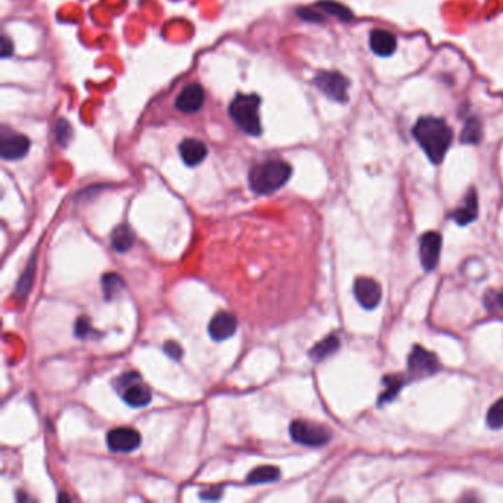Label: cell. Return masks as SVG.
<instances>
[{
    "label": "cell",
    "instance_id": "cell-13",
    "mask_svg": "<svg viewBox=\"0 0 503 503\" xmlns=\"http://www.w3.org/2000/svg\"><path fill=\"white\" fill-rule=\"evenodd\" d=\"M179 154H180V157H182L183 163L186 166L195 167V166L203 163V161L205 159V157L208 154V148L203 142V140L195 139V137H189V139H185V140H182V142H180Z\"/></svg>",
    "mask_w": 503,
    "mask_h": 503
},
{
    "label": "cell",
    "instance_id": "cell-5",
    "mask_svg": "<svg viewBox=\"0 0 503 503\" xmlns=\"http://www.w3.org/2000/svg\"><path fill=\"white\" fill-rule=\"evenodd\" d=\"M313 85L322 93L332 100L344 104L348 100V86L347 77L337 71H320L313 78Z\"/></svg>",
    "mask_w": 503,
    "mask_h": 503
},
{
    "label": "cell",
    "instance_id": "cell-22",
    "mask_svg": "<svg viewBox=\"0 0 503 503\" xmlns=\"http://www.w3.org/2000/svg\"><path fill=\"white\" fill-rule=\"evenodd\" d=\"M384 384H385V390L379 394V405L387 403V401L393 400L399 394V391L401 390V387H403L405 381L401 379L400 377L391 375V377L384 378Z\"/></svg>",
    "mask_w": 503,
    "mask_h": 503
},
{
    "label": "cell",
    "instance_id": "cell-19",
    "mask_svg": "<svg viewBox=\"0 0 503 503\" xmlns=\"http://www.w3.org/2000/svg\"><path fill=\"white\" fill-rule=\"evenodd\" d=\"M339 348V338L337 335H328L310 350V357L315 361H322L329 357Z\"/></svg>",
    "mask_w": 503,
    "mask_h": 503
},
{
    "label": "cell",
    "instance_id": "cell-10",
    "mask_svg": "<svg viewBox=\"0 0 503 503\" xmlns=\"http://www.w3.org/2000/svg\"><path fill=\"white\" fill-rule=\"evenodd\" d=\"M204 102H205L204 87L198 83H192L186 86L182 92L179 93L176 99V108L179 111H182V113L194 114L204 107Z\"/></svg>",
    "mask_w": 503,
    "mask_h": 503
},
{
    "label": "cell",
    "instance_id": "cell-27",
    "mask_svg": "<svg viewBox=\"0 0 503 503\" xmlns=\"http://www.w3.org/2000/svg\"><path fill=\"white\" fill-rule=\"evenodd\" d=\"M164 351L168 357H172L175 360H180L183 356V348L180 347V344L176 343V341H167L164 344Z\"/></svg>",
    "mask_w": 503,
    "mask_h": 503
},
{
    "label": "cell",
    "instance_id": "cell-14",
    "mask_svg": "<svg viewBox=\"0 0 503 503\" xmlns=\"http://www.w3.org/2000/svg\"><path fill=\"white\" fill-rule=\"evenodd\" d=\"M369 46L378 56H391L396 52L397 38L385 30H374L369 36Z\"/></svg>",
    "mask_w": 503,
    "mask_h": 503
},
{
    "label": "cell",
    "instance_id": "cell-11",
    "mask_svg": "<svg viewBox=\"0 0 503 503\" xmlns=\"http://www.w3.org/2000/svg\"><path fill=\"white\" fill-rule=\"evenodd\" d=\"M441 251V236L437 232H427L421 236L419 243V254L421 263L425 270H432L440 258Z\"/></svg>",
    "mask_w": 503,
    "mask_h": 503
},
{
    "label": "cell",
    "instance_id": "cell-6",
    "mask_svg": "<svg viewBox=\"0 0 503 503\" xmlns=\"http://www.w3.org/2000/svg\"><path fill=\"white\" fill-rule=\"evenodd\" d=\"M409 372L414 377H429L434 375L440 369V361L437 356L421 346H415L407 360Z\"/></svg>",
    "mask_w": 503,
    "mask_h": 503
},
{
    "label": "cell",
    "instance_id": "cell-23",
    "mask_svg": "<svg viewBox=\"0 0 503 503\" xmlns=\"http://www.w3.org/2000/svg\"><path fill=\"white\" fill-rule=\"evenodd\" d=\"M123 288H124V280L122 279V276H118L117 273L104 275V278H102V289H104L105 298H108V300L114 298Z\"/></svg>",
    "mask_w": 503,
    "mask_h": 503
},
{
    "label": "cell",
    "instance_id": "cell-8",
    "mask_svg": "<svg viewBox=\"0 0 503 503\" xmlns=\"http://www.w3.org/2000/svg\"><path fill=\"white\" fill-rule=\"evenodd\" d=\"M30 150V139L11 130H5L0 137V155L3 159L16 161L24 158Z\"/></svg>",
    "mask_w": 503,
    "mask_h": 503
},
{
    "label": "cell",
    "instance_id": "cell-9",
    "mask_svg": "<svg viewBox=\"0 0 503 503\" xmlns=\"http://www.w3.org/2000/svg\"><path fill=\"white\" fill-rule=\"evenodd\" d=\"M355 295L361 307L368 310L375 309L382 298L381 285L372 278H357L355 282Z\"/></svg>",
    "mask_w": 503,
    "mask_h": 503
},
{
    "label": "cell",
    "instance_id": "cell-29",
    "mask_svg": "<svg viewBox=\"0 0 503 503\" xmlns=\"http://www.w3.org/2000/svg\"><path fill=\"white\" fill-rule=\"evenodd\" d=\"M14 54V45L6 36L2 37V58H8Z\"/></svg>",
    "mask_w": 503,
    "mask_h": 503
},
{
    "label": "cell",
    "instance_id": "cell-24",
    "mask_svg": "<svg viewBox=\"0 0 503 503\" xmlns=\"http://www.w3.org/2000/svg\"><path fill=\"white\" fill-rule=\"evenodd\" d=\"M487 424L493 429L503 428V397L499 399L487 412Z\"/></svg>",
    "mask_w": 503,
    "mask_h": 503
},
{
    "label": "cell",
    "instance_id": "cell-21",
    "mask_svg": "<svg viewBox=\"0 0 503 503\" xmlns=\"http://www.w3.org/2000/svg\"><path fill=\"white\" fill-rule=\"evenodd\" d=\"M482 137V126L481 122L477 117H471L465 122L464 128H462L460 133V142L462 144H469V145H477Z\"/></svg>",
    "mask_w": 503,
    "mask_h": 503
},
{
    "label": "cell",
    "instance_id": "cell-25",
    "mask_svg": "<svg viewBox=\"0 0 503 503\" xmlns=\"http://www.w3.org/2000/svg\"><path fill=\"white\" fill-rule=\"evenodd\" d=\"M90 335H95V331L92 328V325H90V320L86 317V316H82L78 317L77 322H76V335L78 338H87Z\"/></svg>",
    "mask_w": 503,
    "mask_h": 503
},
{
    "label": "cell",
    "instance_id": "cell-7",
    "mask_svg": "<svg viewBox=\"0 0 503 503\" xmlns=\"http://www.w3.org/2000/svg\"><path fill=\"white\" fill-rule=\"evenodd\" d=\"M140 443H142V437H140L139 432L127 427L111 429L107 436V445L109 450L120 451V454H130V451L136 450L140 446Z\"/></svg>",
    "mask_w": 503,
    "mask_h": 503
},
{
    "label": "cell",
    "instance_id": "cell-26",
    "mask_svg": "<svg viewBox=\"0 0 503 503\" xmlns=\"http://www.w3.org/2000/svg\"><path fill=\"white\" fill-rule=\"evenodd\" d=\"M69 132H71V127H69V124L65 122V120H59V122L56 123V128H55V135H56V140L59 145L65 146V144L69 139Z\"/></svg>",
    "mask_w": 503,
    "mask_h": 503
},
{
    "label": "cell",
    "instance_id": "cell-18",
    "mask_svg": "<svg viewBox=\"0 0 503 503\" xmlns=\"http://www.w3.org/2000/svg\"><path fill=\"white\" fill-rule=\"evenodd\" d=\"M280 477V471L276 467H257L247 477L248 484H267V482H275Z\"/></svg>",
    "mask_w": 503,
    "mask_h": 503
},
{
    "label": "cell",
    "instance_id": "cell-16",
    "mask_svg": "<svg viewBox=\"0 0 503 503\" xmlns=\"http://www.w3.org/2000/svg\"><path fill=\"white\" fill-rule=\"evenodd\" d=\"M123 399L128 406L139 409V407H145L146 405L150 403V400H153V393H150V390L146 385L133 382V384H130L128 387L124 388Z\"/></svg>",
    "mask_w": 503,
    "mask_h": 503
},
{
    "label": "cell",
    "instance_id": "cell-1",
    "mask_svg": "<svg viewBox=\"0 0 503 503\" xmlns=\"http://www.w3.org/2000/svg\"><path fill=\"white\" fill-rule=\"evenodd\" d=\"M412 133L431 163L434 164H440L445 159L451 140H454V133L446 120L436 117L419 118Z\"/></svg>",
    "mask_w": 503,
    "mask_h": 503
},
{
    "label": "cell",
    "instance_id": "cell-2",
    "mask_svg": "<svg viewBox=\"0 0 503 503\" xmlns=\"http://www.w3.org/2000/svg\"><path fill=\"white\" fill-rule=\"evenodd\" d=\"M293 168L284 159H267L257 164L248 175L249 188L260 195H269L287 185Z\"/></svg>",
    "mask_w": 503,
    "mask_h": 503
},
{
    "label": "cell",
    "instance_id": "cell-15",
    "mask_svg": "<svg viewBox=\"0 0 503 503\" xmlns=\"http://www.w3.org/2000/svg\"><path fill=\"white\" fill-rule=\"evenodd\" d=\"M478 216V198L474 189H471L465 197V203L454 213V220L458 225L465 226L474 221Z\"/></svg>",
    "mask_w": 503,
    "mask_h": 503
},
{
    "label": "cell",
    "instance_id": "cell-12",
    "mask_svg": "<svg viewBox=\"0 0 503 503\" xmlns=\"http://www.w3.org/2000/svg\"><path fill=\"white\" fill-rule=\"evenodd\" d=\"M238 329V320L232 313L227 311H219V313L210 320L208 334L214 341H225L232 337Z\"/></svg>",
    "mask_w": 503,
    "mask_h": 503
},
{
    "label": "cell",
    "instance_id": "cell-3",
    "mask_svg": "<svg viewBox=\"0 0 503 503\" xmlns=\"http://www.w3.org/2000/svg\"><path fill=\"white\" fill-rule=\"evenodd\" d=\"M261 98L258 95L239 93L229 105V115L234 120L235 126L249 136L261 135V123L258 108Z\"/></svg>",
    "mask_w": 503,
    "mask_h": 503
},
{
    "label": "cell",
    "instance_id": "cell-30",
    "mask_svg": "<svg viewBox=\"0 0 503 503\" xmlns=\"http://www.w3.org/2000/svg\"><path fill=\"white\" fill-rule=\"evenodd\" d=\"M498 300H499V304H500V307L503 309V289H502V293L499 294V298H498Z\"/></svg>",
    "mask_w": 503,
    "mask_h": 503
},
{
    "label": "cell",
    "instance_id": "cell-20",
    "mask_svg": "<svg viewBox=\"0 0 503 503\" xmlns=\"http://www.w3.org/2000/svg\"><path fill=\"white\" fill-rule=\"evenodd\" d=\"M316 8L328 15H332V16L341 19V21H344V23L353 21V14H351L350 9L347 6H344L343 3L335 2V0H320V2L316 3Z\"/></svg>",
    "mask_w": 503,
    "mask_h": 503
},
{
    "label": "cell",
    "instance_id": "cell-4",
    "mask_svg": "<svg viewBox=\"0 0 503 503\" xmlns=\"http://www.w3.org/2000/svg\"><path fill=\"white\" fill-rule=\"evenodd\" d=\"M289 434L298 445L310 446V447H319L325 446L326 443L331 440L332 434L331 431L325 427H322L315 422L309 421H294L289 427Z\"/></svg>",
    "mask_w": 503,
    "mask_h": 503
},
{
    "label": "cell",
    "instance_id": "cell-28",
    "mask_svg": "<svg viewBox=\"0 0 503 503\" xmlns=\"http://www.w3.org/2000/svg\"><path fill=\"white\" fill-rule=\"evenodd\" d=\"M297 15L300 18L306 19V21H310V23H322V21H324V16H322L320 14H317V12H315V11H311V9H309V8L298 9Z\"/></svg>",
    "mask_w": 503,
    "mask_h": 503
},
{
    "label": "cell",
    "instance_id": "cell-17",
    "mask_svg": "<svg viewBox=\"0 0 503 503\" xmlns=\"http://www.w3.org/2000/svg\"><path fill=\"white\" fill-rule=\"evenodd\" d=\"M111 244L118 253H126L135 244V234L127 225L117 226L111 234Z\"/></svg>",
    "mask_w": 503,
    "mask_h": 503
}]
</instances>
